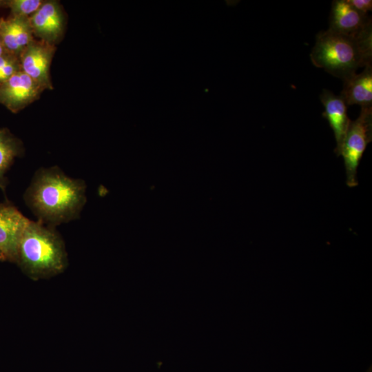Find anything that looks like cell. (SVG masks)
Segmentation results:
<instances>
[{
  "label": "cell",
  "mask_w": 372,
  "mask_h": 372,
  "mask_svg": "<svg viewBox=\"0 0 372 372\" xmlns=\"http://www.w3.org/2000/svg\"><path fill=\"white\" fill-rule=\"evenodd\" d=\"M351 6L359 12L367 14L372 10L371 0H348Z\"/></svg>",
  "instance_id": "obj_16"
},
{
  "label": "cell",
  "mask_w": 372,
  "mask_h": 372,
  "mask_svg": "<svg viewBox=\"0 0 372 372\" xmlns=\"http://www.w3.org/2000/svg\"><path fill=\"white\" fill-rule=\"evenodd\" d=\"M30 220L10 202L0 203V251L6 261L16 262L19 242Z\"/></svg>",
  "instance_id": "obj_8"
},
{
  "label": "cell",
  "mask_w": 372,
  "mask_h": 372,
  "mask_svg": "<svg viewBox=\"0 0 372 372\" xmlns=\"http://www.w3.org/2000/svg\"><path fill=\"white\" fill-rule=\"evenodd\" d=\"M329 29L356 38L372 36L371 18L357 11L348 0H335L331 4Z\"/></svg>",
  "instance_id": "obj_7"
},
{
  "label": "cell",
  "mask_w": 372,
  "mask_h": 372,
  "mask_svg": "<svg viewBox=\"0 0 372 372\" xmlns=\"http://www.w3.org/2000/svg\"><path fill=\"white\" fill-rule=\"evenodd\" d=\"M83 179L67 176L58 166L39 168L23 194L37 221L55 227L79 218L86 201Z\"/></svg>",
  "instance_id": "obj_1"
},
{
  "label": "cell",
  "mask_w": 372,
  "mask_h": 372,
  "mask_svg": "<svg viewBox=\"0 0 372 372\" xmlns=\"http://www.w3.org/2000/svg\"><path fill=\"white\" fill-rule=\"evenodd\" d=\"M310 58L316 67L344 80L371 65L372 36L356 38L328 28L316 35Z\"/></svg>",
  "instance_id": "obj_3"
},
{
  "label": "cell",
  "mask_w": 372,
  "mask_h": 372,
  "mask_svg": "<svg viewBox=\"0 0 372 372\" xmlns=\"http://www.w3.org/2000/svg\"><path fill=\"white\" fill-rule=\"evenodd\" d=\"M20 70L18 56L8 53L0 56V85Z\"/></svg>",
  "instance_id": "obj_15"
},
{
  "label": "cell",
  "mask_w": 372,
  "mask_h": 372,
  "mask_svg": "<svg viewBox=\"0 0 372 372\" xmlns=\"http://www.w3.org/2000/svg\"><path fill=\"white\" fill-rule=\"evenodd\" d=\"M1 18H0V21H1Z\"/></svg>",
  "instance_id": "obj_19"
},
{
  "label": "cell",
  "mask_w": 372,
  "mask_h": 372,
  "mask_svg": "<svg viewBox=\"0 0 372 372\" xmlns=\"http://www.w3.org/2000/svg\"><path fill=\"white\" fill-rule=\"evenodd\" d=\"M372 140V106L361 107L359 116L351 121L340 155L344 159L348 187L358 185L357 171L367 145Z\"/></svg>",
  "instance_id": "obj_4"
},
{
  "label": "cell",
  "mask_w": 372,
  "mask_h": 372,
  "mask_svg": "<svg viewBox=\"0 0 372 372\" xmlns=\"http://www.w3.org/2000/svg\"><path fill=\"white\" fill-rule=\"evenodd\" d=\"M41 0H6L0 1V8L10 10V15L30 17L43 4Z\"/></svg>",
  "instance_id": "obj_14"
},
{
  "label": "cell",
  "mask_w": 372,
  "mask_h": 372,
  "mask_svg": "<svg viewBox=\"0 0 372 372\" xmlns=\"http://www.w3.org/2000/svg\"><path fill=\"white\" fill-rule=\"evenodd\" d=\"M29 21L33 35L39 40L55 45L63 37L65 17L56 1H43Z\"/></svg>",
  "instance_id": "obj_9"
},
{
  "label": "cell",
  "mask_w": 372,
  "mask_h": 372,
  "mask_svg": "<svg viewBox=\"0 0 372 372\" xmlns=\"http://www.w3.org/2000/svg\"><path fill=\"white\" fill-rule=\"evenodd\" d=\"M43 90L20 70L0 85V104L17 113L36 101Z\"/></svg>",
  "instance_id": "obj_6"
},
{
  "label": "cell",
  "mask_w": 372,
  "mask_h": 372,
  "mask_svg": "<svg viewBox=\"0 0 372 372\" xmlns=\"http://www.w3.org/2000/svg\"><path fill=\"white\" fill-rule=\"evenodd\" d=\"M55 45L34 39L19 55L21 70L45 90L53 89L50 68Z\"/></svg>",
  "instance_id": "obj_5"
},
{
  "label": "cell",
  "mask_w": 372,
  "mask_h": 372,
  "mask_svg": "<svg viewBox=\"0 0 372 372\" xmlns=\"http://www.w3.org/2000/svg\"><path fill=\"white\" fill-rule=\"evenodd\" d=\"M343 81L340 96L347 105H359L361 107L372 106V65Z\"/></svg>",
  "instance_id": "obj_12"
},
{
  "label": "cell",
  "mask_w": 372,
  "mask_h": 372,
  "mask_svg": "<svg viewBox=\"0 0 372 372\" xmlns=\"http://www.w3.org/2000/svg\"><path fill=\"white\" fill-rule=\"evenodd\" d=\"M0 39L6 53L19 57L34 39L29 17L10 15L0 21Z\"/></svg>",
  "instance_id": "obj_10"
},
{
  "label": "cell",
  "mask_w": 372,
  "mask_h": 372,
  "mask_svg": "<svg viewBox=\"0 0 372 372\" xmlns=\"http://www.w3.org/2000/svg\"><path fill=\"white\" fill-rule=\"evenodd\" d=\"M4 261H6V259L5 256H3V254L0 251V262H4Z\"/></svg>",
  "instance_id": "obj_18"
},
{
  "label": "cell",
  "mask_w": 372,
  "mask_h": 372,
  "mask_svg": "<svg viewBox=\"0 0 372 372\" xmlns=\"http://www.w3.org/2000/svg\"><path fill=\"white\" fill-rule=\"evenodd\" d=\"M15 264L35 280L62 273L68 265V256L55 227L30 220L20 238Z\"/></svg>",
  "instance_id": "obj_2"
},
{
  "label": "cell",
  "mask_w": 372,
  "mask_h": 372,
  "mask_svg": "<svg viewBox=\"0 0 372 372\" xmlns=\"http://www.w3.org/2000/svg\"><path fill=\"white\" fill-rule=\"evenodd\" d=\"M320 99L324 108L322 115L329 122L334 134L336 143L334 152L339 156L351 121L347 114V105L340 95L336 96L328 90L322 92Z\"/></svg>",
  "instance_id": "obj_11"
},
{
  "label": "cell",
  "mask_w": 372,
  "mask_h": 372,
  "mask_svg": "<svg viewBox=\"0 0 372 372\" xmlns=\"http://www.w3.org/2000/svg\"><path fill=\"white\" fill-rule=\"evenodd\" d=\"M6 51H5V49L3 46V44H2V42L0 39V56H2L3 54H6Z\"/></svg>",
  "instance_id": "obj_17"
},
{
  "label": "cell",
  "mask_w": 372,
  "mask_h": 372,
  "mask_svg": "<svg viewBox=\"0 0 372 372\" xmlns=\"http://www.w3.org/2000/svg\"><path fill=\"white\" fill-rule=\"evenodd\" d=\"M23 153L21 141L9 130L0 128V189L5 193L8 184L6 174L16 158Z\"/></svg>",
  "instance_id": "obj_13"
}]
</instances>
